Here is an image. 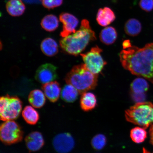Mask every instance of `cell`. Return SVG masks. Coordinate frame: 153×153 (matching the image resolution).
<instances>
[{"label": "cell", "instance_id": "obj_1", "mask_svg": "<svg viewBox=\"0 0 153 153\" xmlns=\"http://www.w3.org/2000/svg\"><path fill=\"white\" fill-rule=\"evenodd\" d=\"M120 58L124 69L153 83V43L142 48L131 45L120 52Z\"/></svg>", "mask_w": 153, "mask_h": 153}, {"label": "cell", "instance_id": "obj_2", "mask_svg": "<svg viewBox=\"0 0 153 153\" xmlns=\"http://www.w3.org/2000/svg\"><path fill=\"white\" fill-rule=\"evenodd\" d=\"M94 31L89 21H82L79 29L74 33L62 38L60 41L61 48L69 54L77 56L85 50L91 41L96 40Z\"/></svg>", "mask_w": 153, "mask_h": 153}, {"label": "cell", "instance_id": "obj_3", "mask_svg": "<svg viewBox=\"0 0 153 153\" xmlns=\"http://www.w3.org/2000/svg\"><path fill=\"white\" fill-rule=\"evenodd\" d=\"M67 84L77 90L80 94L94 89L97 85L98 74L93 73L85 64L74 66L65 78Z\"/></svg>", "mask_w": 153, "mask_h": 153}, {"label": "cell", "instance_id": "obj_4", "mask_svg": "<svg viewBox=\"0 0 153 153\" xmlns=\"http://www.w3.org/2000/svg\"><path fill=\"white\" fill-rule=\"evenodd\" d=\"M128 122L146 129L153 124V104L150 102H137L125 111Z\"/></svg>", "mask_w": 153, "mask_h": 153}, {"label": "cell", "instance_id": "obj_5", "mask_svg": "<svg viewBox=\"0 0 153 153\" xmlns=\"http://www.w3.org/2000/svg\"><path fill=\"white\" fill-rule=\"evenodd\" d=\"M22 101L18 97L7 95L0 99V117L3 121L18 118L22 109Z\"/></svg>", "mask_w": 153, "mask_h": 153}, {"label": "cell", "instance_id": "obj_6", "mask_svg": "<svg viewBox=\"0 0 153 153\" xmlns=\"http://www.w3.org/2000/svg\"><path fill=\"white\" fill-rule=\"evenodd\" d=\"M24 134L20 126L14 120L5 121L0 127V138L5 145L20 142L23 138Z\"/></svg>", "mask_w": 153, "mask_h": 153}, {"label": "cell", "instance_id": "obj_7", "mask_svg": "<svg viewBox=\"0 0 153 153\" xmlns=\"http://www.w3.org/2000/svg\"><path fill=\"white\" fill-rule=\"evenodd\" d=\"M102 50L97 46L91 49V51L81 55L85 64L90 71L95 74H98L102 71L107 64L101 56Z\"/></svg>", "mask_w": 153, "mask_h": 153}, {"label": "cell", "instance_id": "obj_8", "mask_svg": "<svg viewBox=\"0 0 153 153\" xmlns=\"http://www.w3.org/2000/svg\"><path fill=\"white\" fill-rule=\"evenodd\" d=\"M53 144L55 150L59 153H68L74 149V141L68 133L59 134L54 137Z\"/></svg>", "mask_w": 153, "mask_h": 153}, {"label": "cell", "instance_id": "obj_9", "mask_svg": "<svg viewBox=\"0 0 153 153\" xmlns=\"http://www.w3.org/2000/svg\"><path fill=\"white\" fill-rule=\"evenodd\" d=\"M56 70V67L51 64L42 65L36 72V79L43 85L53 81L58 76Z\"/></svg>", "mask_w": 153, "mask_h": 153}, {"label": "cell", "instance_id": "obj_10", "mask_svg": "<svg viewBox=\"0 0 153 153\" xmlns=\"http://www.w3.org/2000/svg\"><path fill=\"white\" fill-rule=\"evenodd\" d=\"M59 19L63 24L62 30L60 36L62 38L67 37L75 32L79 21L77 18L71 14L62 13L59 16Z\"/></svg>", "mask_w": 153, "mask_h": 153}, {"label": "cell", "instance_id": "obj_11", "mask_svg": "<svg viewBox=\"0 0 153 153\" xmlns=\"http://www.w3.org/2000/svg\"><path fill=\"white\" fill-rule=\"evenodd\" d=\"M25 141L27 148L30 152L39 151L45 144L42 135L37 131L29 134L25 138Z\"/></svg>", "mask_w": 153, "mask_h": 153}, {"label": "cell", "instance_id": "obj_12", "mask_svg": "<svg viewBox=\"0 0 153 153\" xmlns=\"http://www.w3.org/2000/svg\"><path fill=\"white\" fill-rule=\"evenodd\" d=\"M42 89L45 96L51 102H55L58 100L61 88L58 82L55 81L43 84Z\"/></svg>", "mask_w": 153, "mask_h": 153}, {"label": "cell", "instance_id": "obj_13", "mask_svg": "<svg viewBox=\"0 0 153 153\" xmlns=\"http://www.w3.org/2000/svg\"><path fill=\"white\" fill-rule=\"evenodd\" d=\"M116 16L111 9L108 7L99 9L97 15V21L100 26L106 27L115 20Z\"/></svg>", "mask_w": 153, "mask_h": 153}, {"label": "cell", "instance_id": "obj_14", "mask_svg": "<svg viewBox=\"0 0 153 153\" xmlns=\"http://www.w3.org/2000/svg\"><path fill=\"white\" fill-rule=\"evenodd\" d=\"M6 7L8 14L14 17L21 16L26 9L25 6L22 0H9Z\"/></svg>", "mask_w": 153, "mask_h": 153}, {"label": "cell", "instance_id": "obj_15", "mask_svg": "<svg viewBox=\"0 0 153 153\" xmlns=\"http://www.w3.org/2000/svg\"><path fill=\"white\" fill-rule=\"evenodd\" d=\"M97 104L96 97L93 93L86 92L82 94L80 106L83 111L88 112L92 110L96 107Z\"/></svg>", "mask_w": 153, "mask_h": 153}, {"label": "cell", "instance_id": "obj_16", "mask_svg": "<svg viewBox=\"0 0 153 153\" xmlns=\"http://www.w3.org/2000/svg\"><path fill=\"white\" fill-rule=\"evenodd\" d=\"M28 100L33 108H40L43 107L46 102L45 94L41 90L35 89L30 92Z\"/></svg>", "mask_w": 153, "mask_h": 153}, {"label": "cell", "instance_id": "obj_17", "mask_svg": "<svg viewBox=\"0 0 153 153\" xmlns=\"http://www.w3.org/2000/svg\"><path fill=\"white\" fill-rule=\"evenodd\" d=\"M42 52L46 56L51 57L55 56L58 52V46L56 42L51 38L44 39L41 45Z\"/></svg>", "mask_w": 153, "mask_h": 153}, {"label": "cell", "instance_id": "obj_18", "mask_svg": "<svg viewBox=\"0 0 153 153\" xmlns=\"http://www.w3.org/2000/svg\"><path fill=\"white\" fill-rule=\"evenodd\" d=\"M117 37V32L115 28L111 26L107 27L103 29L99 35L101 42L106 45L113 44Z\"/></svg>", "mask_w": 153, "mask_h": 153}, {"label": "cell", "instance_id": "obj_19", "mask_svg": "<svg viewBox=\"0 0 153 153\" xmlns=\"http://www.w3.org/2000/svg\"><path fill=\"white\" fill-rule=\"evenodd\" d=\"M142 30L140 22L136 19H131L127 21L124 26V30L127 35L132 37L138 35Z\"/></svg>", "mask_w": 153, "mask_h": 153}, {"label": "cell", "instance_id": "obj_20", "mask_svg": "<svg viewBox=\"0 0 153 153\" xmlns=\"http://www.w3.org/2000/svg\"><path fill=\"white\" fill-rule=\"evenodd\" d=\"M22 114L25 121L30 125H35L39 120V113L31 106H27L25 107Z\"/></svg>", "mask_w": 153, "mask_h": 153}, {"label": "cell", "instance_id": "obj_21", "mask_svg": "<svg viewBox=\"0 0 153 153\" xmlns=\"http://www.w3.org/2000/svg\"><path fill=\"white\" fill-rule=\"evenodd\" d=\"M79 92L73 86L67 84L65 85L61 92V97L66 102H74L77 99Z\"/></svg>", "mask_w": 153, "mask_h": 153}, {"label": "cell", "instance_id": "obj_22", "mask_svg": "<svg viewBox=\"0 0 153 153\" xmlns=\"http://www.w3.org/2000/svg\"><path fill=\"white\" fill-rule=\"evenodd\" d=\"M41 26L47 31H54L58 28L59 22L58 19L55 15L50 14L46 15L42 20Z\"/></svg>", "mask_w": 153, "mask_h": 153}, {"label": "cell", "instance_id": "obj_23", "mask_svg": "<svg viewBox=\"0 0 153 153\" xmlns=\"http://www.w3.org/2000/svg\"><path fill=\"white\" fill-rule=\"evenodd\" d=\"M149 84L144 78H137L132 82L131 85V90L132 93L143 94L148 90Z\"/></svg>", "mask_w": 153, "mask_h": 153}, {"label": "cell", "instance_id": "obj_24", "mask_svg": "<svg viewBox=\"0 0 153 153\" xmlns=\"http://www.w3.org/2000/svg\"><path fill=\"white\" fill-rule=\"evenodd\" d=\"M147 137V133L145 129L139 127H135L131 129L130 137L133 142L140 143L144 141Z\"/></svg>", "mask_w": 153, "mask_h": 153}, {"label": "cell", "instance_id": "obj_25", "mask_svg": "<svg viewBox=\"0 0 153 153\" xmlns=\"http://www.w3.org/2000/svg\"><path fill=\"white\" fill-rule=\"evenodd\" d=\"M106 137L102 134H98L96 135L91 141L92 146L97 150H102L106 145Z\"/></svg>", "mask_w": 153, "mask_h": 153}, {"label": "cell", "instance_id": "obj_26", "mask_svg": "<svg viewBox=\"0 0 153 153\" xmlns=\"http://www.w3.org/2000/svg\"><path fill=\"white\" fill-rule=\"evenodd\" d=\"M139 5L140 8L147 12L153 10V0H140Z\"/></svg>", "mask_w": 153, "mask_h": 153}, {"label": "cell", "instance_id": "obj_27", "mask_svg": "<svg viewBox=\"0 0 153 153\" xmlns=\"http://www.w3.org/2000/svg\"><path fill=\"white\" fill-rule=\"evenodd\" d=\"M131 97L135 102H144L146 99V95L145 93L135 94L132 93Z\"/></svg>", "mask_w": 153, "mask_h": 153}, {"label": "cell", "instance_id": "obj_28", "mask_svg": "<svg viewBox=\"0 0 153 153\" xmlns=\"http://www.w3.org/2000/svg\"><path fill=\"white\" fill-rule=\"evenodd\" d=\"M44 7L49 10L55 8V0H41Z\"/></svg>", "mask_w": 153, "mask_h": 153}, {"label": "cell", "instance_id": "obj_29", "mask_svg": "<svg viewBox=\"0 0 153 153\" xmlns=\"http://www.w3.org/2000/svg\"><path fill=\"white\" fill-rule=\"evenodd\" d=\"M150 137V143L153 146V124L151 125L150 130H149Z\"/></svg>", "mask_w": 153, "mask_h": 153}, {"label": "cell", "instance_id": "obj_30", "mask_svg": "<svg viewBox=\"0 0 153 153\" xmlns=\"http://www.w3.org/2000/svg\"><path fill=\"white\" fill-rule=\"evenodd\" d=\"M62 3L63 0H55V7L60 6L62 4Z\"/></svg>", "mask_w": 153, "mask_h": 153}, {"label": "cell", "instance_id": "obj_31", "mask_svg": "<svg viewBox=\"0 0 153 153\" xmlns=\"http://www.w3.org/2000/svg\"><path fill=\"white\" fill-rule=\"evenodd\" d=\"M142 153H153V152L151 153L149 152L148 150H147L146 149L143 148Z\"/></svg>", "mask_w": 153, "mask_h": 153}, {"label": "cell", "instance_id": "obj_32", "mask_svg": "<svg viewBox=\"0 0 153 153\" xmlns=\"http://www.w3.org/2000/svg\"><path fill=\"white\" fill-rule=\"evenodd\" d=\"M5 1H7V0H5Z\"/></svg>", "mask_w": 153, "mask_h": 153}]
</instances>
